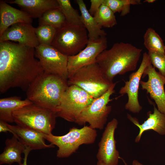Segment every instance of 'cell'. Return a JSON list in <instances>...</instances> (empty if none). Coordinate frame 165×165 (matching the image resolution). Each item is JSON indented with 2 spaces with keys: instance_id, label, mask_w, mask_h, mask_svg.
Listing matches in <instances>:
<instances>
[{
  "instance_id": "8992f818",
  "label": "cell",
  "mask_w": 165,
  "mask_h": 165,
  "mask_svg": "<svg viewBox=\"0 0 165 165\" xmlns=\"http://www.w3.org/2000/svg\"><path fill=\"white\" fill-rule=\"evenodd\" d=\"M97 136L96 130L87 126L80 129L73 127L62 136L44 134L45 140L58 147L57 156L59 158L70 156L82 145L94 143Z\"/></svg>"
},
{
  "instance_id": "83f0119b",
  "label": "cell",
  "mask_w": 165,
  "mask_h": 165,
  "mask_svg": "<svg viewBox=\"0 0 165 165\" xmlns=\"http://www.w3.org/2000/svg\"><path fill=\"white\" fill-rule=\"evenodd\" d=\"M56 29L46 24L39 25L35 28V32L39 45L51 46Z\"/></svg>"
},
{
  "instance_id": "7402d4cb",
  "label": "cell",
  "mask_w": 165,
  "mask_h": 165,
  "mask_svg": "<svg viewBox=\"0 0 165 165\" xmlns=\"http://www.w3.org/2000/svg\"><path fill=\"white\" fill-rule=\"evenodd\" d=\"M33 103L26 98L13 96L0 99V120L7 123L14 122L13 112L24 106Z\"/></svg>"
},
{
  "instance_id": "52a82bcc",
  "label": "cell",
  "mask_w": 165,
  "mask_h": 165,
  "mask_svg": "<svg viewBox=\"0 0 165 165\" xmlns=\"http://www.w3.org/2000/svg\"><path fill=\"white\" fill-rule=\"evenodd\" d=\"M89 38L83 25L66 23L56 29L52 46L68 57L77 54L86 46Z\"/></svg>"
},
{
  "instance_id": "1f68e13d",
  "label": "cell",
  "mask_w": 165,
  "mask_h": 165,
  "mask_svg": "<svg viewBox=\"0 0 165 165\" xmlns=\"http://www.w3.org/2000/svg\"><path fill=\"white\" fill-rule=\"evenodd\" d=\"M32 150L29 148L26 147L24 153V157L23 158V162L19 165H27V160L28 154L29 152Z\"/></svg>"
},
{
  "instance_id": "e0dca14e",
  "label": "cell",
  "mask_w": 165,
  "mask_h": 165,
  "mask_svg": "<svg viewBox=\"0 0 165 165\" xmlns=\"http://www.w3.org/2000/svg\"><path fill=\"white\" fill-rule=\"evenodd\" d=\"M127 118L139 128V133L135 141L139 142L143 133L149 130H153L161 135H165V114L160 112L154 106L153 112L148 113V117L142 124H140L138 119L127 114Z\"/></svg>"
},
{
  "instance_id": "30bf717a",
  "label": "cell",
  "mask_w": 165,
  "mask_h": 165,
  "mask_svg": "<svg viewBox=\"0 0 165 165\" xmlns=\"http://www.w3.org/2000/svg\"><path fill=\"white\" fill-rule=\"evenodd\" d=\"M35 51L36 57L44 72L59 76L68 80V56L51 46L39 45L35 48Z\"/></svg>"
},
{
  "instance_id": "9c48e42d",
  "label": "cell",
  "mask_w": 165,
  "mask_h": 165,
  "mask_svg": "<svg viewBox=\"0 0 165 165\" xmlns=\"http://www.w3.org/2000/svg\"><path fill=\"white\" fill-rule=\"evenodd\" d=\"M116 83H114L102 95L94 99L82 112L75 123L81 126L87 123L94 129H103L112 110L111 106L108 104L111 101L110 99L111 96L115 92Z\"/></svg>"
},
{
  "instance_id": "d4e9b609",
  "label": "cell",
  "mask_w": 165,
  "mask_h": 165,
  "mask_svg": "<svg viewBox=\"0 0 165 165\" xmlns=\"http://www.w3.org/2000/svg\"><path fill=\"white\" fill-rule=\"evenodd\" d=\"M101 27L112 28L117 24L115 13L106 6L102 4L94 16Z\"/></svg>"
},
{
  "instance_id": "9a60e30c",
  "label": "cell",
  "mask_w": 165,
  "mask_h": 165,
  "mask_svg": "<svg viewBox=\"0 0 165 165\" xmlns=\"http://www.w3.org/2000/svg\"><path fill=\"white\" fill-rule=\"evenodd\" d=\"M13 41L35 48L39 45L35 28L31 24L17 23L8 28L0 36V42Z\"/></svg>"
},
{
  "instance_id": "4fadbf2b",
  "label": "cell",
  "mask_w": 165,
  "mask_h": 165,
  "mask_svg": "<svg viewBox=\"0 0 165 165\" xmlns=\"http://www.w3.org/2000/svg\"><path fill=\"white\" fill-rule=\"evenodd\" d=\"M118 125V121L116 118L108 122L98 143L96 157L98 161L105 165H118L120 158L119 152L116 149L114 137Z\"/></svg>"
},
{
  "instance_id": "8fae6325",
  "label": "cell",
  "mask_w": 165,
  "mask_h": 165,
  "mask_svg": "<svg viewBox=\"0 0 165 165\" xmlns=\"http://www.w3.org/2000/svg\"><path fill=\"white\" fill-rule=\"evenodd\" d=\"M150 64L151 62L148 53H144L139 68L136 71L130 75L129 80L125 82L124 86L119 91L120 94L127 95L128 100L125 108L133 113H138L142 109L138 99L139 85L145 69Z\"/></svg>"
},
{
  "instance_id": "4dcf8cb0",
  "label": "cell",
  "mask_w": 165,
  "mask_h": 165,
  "mask_svg": "<svg viewBox=\"0 0 165 165\" xmlns=\"http://www.w3.org/2000/svg\"><path fill=\"white\" fill-rule=\"evenodd\" d=\"M7 124L8 123L7 122L0 120V132H9L13 134V132L8 127Z\"/></svg>"
},
{
  "instance_id": "ac0fdd59",
  "label": "cell",
  "mask_w": 165,
  "mask_h": 165,
  "mask_svg": "<svg viewBox=\"0 0 165 165\" xmlns=\"http://www.w3.org/2000/svg\"><path fill=\"white\" fill-rule=\"evenodd\" d=\"M32 18L26 12L13 8L2 1H0V36L8 28L19 23L31 24Z\"/></svg>"
},
{
  "instance_id": "e575fe53",
  "label": "cell",
  "mask_w": 165,
  "mask_h": 165,
  "mask_svg": "<svg viewBox=\"0 0 165 165\" xmlns=\"http://www.w3.org/2000/svg\"><path fill=\"white\" fill-rule=\"evenodd\" d=\"M156 0H146L145 1H144V2H147L148 3H152L154 2H155Z\"/></svg>"
},
{
  "instance_id": "f546056e",
  "label": "cell",
  "mask_w": 165,
  "mask_h": 165,
  "mask_svg": "<svg viewBox=\"0 0 165 165\" xmlns=\"http://www.w3.org/2000/svg\"><path fill=\"white\" fill-rule=\"evenodd\" d=\"M90 7L89 10L90 14L94 16L102 4V0H91Z\"/></svg>"
},
{
  "instance_id": "5bb4252c",
  "label": "cell",
  "mask_w": 165,
  "mask_h": 165,
  "mask_svg": "<svg viewBox=\"0 0 165 165\" xmlns=\"http://www.w3.org/2000/svg\"><path fill=\"white\" fill-rule=\"evenodd\" d=\"M148 76L146 81H141L142 90H145L155 101L158 109L165 114V77L156 71L151 64L145 69L142 77Z\"/></svg>"
},
{
  "instance_id": "d6986e66",
  "label": "cell",
  "mask_w": 165,
  "mask_h": 165,
  "mask_svg": "<svg viewBox=\"0 0 165 165\" xmlns=\"http://www.w3.org/2000/svg\"><path fill=\"white\" fill-rule=\"evenodd\" d=\"M7 2L17 5L32 18L39 19L46 12L59 8L57 0H15Z\"/></svg>"
},
{
  "instance_id": "603a6c76",
  "label": "cell",
  "mask_w": 165,
  "mask_h": 165,
  "mask_svg": "<svg viewBox=\"0 0 165 165\" xmlns=\"http://www.w3.org/2000/svg\"><path fill=\"white\" fill-rule=\"evenodd\" d=\"M144 44L148 53L165 54L163 41L155 31L148 28L144 35Z\"/></svg>"
},
{
  "instance_id": "2e32d148",
  "label": "cell",
  "mask_w": 165,
  "mask_h": 165,
  "mask_svg": "<svg viewBox=\"0 0 165 165\" xmlns=\"http://www.w3.org/2000/svg\"><path fill=\"white\" fill-rule=\"evenodd\" d=\"M7 126L13 132V135L17 137L25 148H29L32 150L54 147V145L51 143L48 145L45 143L44 134L43 133L16 125H12L8 123Z\"/></svg>"
},
{
  "instance_id": "ba28073f",
  "label": "cell",
  "mask_w": 165,
  "mask_h": 165,
  "mask_svg": "<svg viewBox=\"0 0 165 165\" xmlns=\"http://www.w3.org/2000/svg\"><path fill=\"white\" fill-rule=\"evenodd\" d=\"M94 99L81 88L74 85L69 86L61 99L56 112L57 116L75 122L82 112Z\"/></svg>"
},
{
  "instance_id": "ffe728a7",
  "label": "cell",
  "mask_w": 165,
  "mask_h": 165,
  "mask_svg": "<svg viewBox=\"0 0 165 165\" xmlns=\"http://www.w3.org/2000/svg\"><path fill=\"white\" fill-rule=\"evenodd\" d=\"M5 144L4 150L0 155V164L11 165L14 163L19 165L21 163L23 159L21 154L25 150L24 146L14 135L12 138L7 139Z\"/></svg>"
},
{
  "instance_id": "d6a6232c",
  "label": "cell",
  "mask_w": 165,
  "mask_h": 165,
  "mask_svg": "<svg viewBox=\"0 0 165 165\" xmlns=\"http://www.w3.org/2000/svg\"><path fill=\"white\" fill-rule=\"evenodd\" d=\"M132 165H144L137 160H134L132 163Z\"/></svg>"
},
{
  "instance_id": "6da1fadb",
  "label": "cell",
  "mask_w": 165,
  "mask_h": 165,
  "mask_svg": "<svg viewBox=\"0 0 165 165\" xmlns=\"http://www.w3.org/2000/svg\"><path fill=\"white\" fill-rule=\"evenodd\" d=\"M35 48L10 41L0 42V92L19 88L26 91L44 72Z\"/></svg>"
},
{
  "instance_id": "f1b7e54d",
  "label": "cell",
  "mask_w": 165,
  "mask_h": 165,
  "mask_svg": "<svg viewBox=\"0 0 165 165\" xmlns=\"http://www.w3.org/2000/svg\"><path fill=\"white\" fill-rule=\"evenodd\" d=\"M151 64L165 77V54L148 53Z\"/></svg>"
},
{
  "instance_id": "4316f807",
  "label": "cell",
  "mask_w": 165,
  "mask_h": 165,
  "mask_svg": "<svg viewBox=\"0 0 165 165\" xmlns=\"http://www.w3.org/2000/svg\"><path fill=\"white\" fill-rule=\"evenodd\" d=\"M59 8L64 15L66 23L75 25H83L80 15L78 11L72 6L69 0H57Z\"/></svg>"
},
{
  "instance_id": "3957f363",
  "label": "cell",
  "mask_w": 165,
  "mask_h": 165,
  "mask_svg": "<svg viewBox=\"0 0 165 165\" xmlns=\"http://www.w3.org/2000/svg\"><path fill=\"white\" fill-rule=\"evenodd\" d=\"M68 86L67 80L44 72L28 87L26 91L27 98L33 104L56 113Z\"/></svg>"
},
{
  "instance_id": "44dd1931",
  "label": "cell",
  "mask_w": 165,
  "mask_h": 165,
  "mask_svg": "<svg viewBox=\"0 0 165 165\" xmlns=\"http://www.w3.org/2000/svg\"><path fill=\"white\" fill-rule=\"evenodd\" d=\"M80 10L82 23L88 31V42H92L106 36L107 34L89 13L83 0L76 1Z\"/></svg>"
},
{
  "instance_id": "7c38bea8",
  "label": "cell",
  "mask_w": 165,
  "mask_h": 165,
  "mask_svg": "<svg viewBox=\"0 0 165 165\" xmlns=\"http://www.w3.org/2000/svg\"><path fill=\"white\" fill-rule=\"evenodd\" d=\"M107 47V38L104 36L96 41L88 42L86 46L77 54L68 57V79L79 68L96 62L98 56Z\"/></svg>"
},
{
  "instance_id": "836d02e7",
  "label": "cell",
  "mask_w": 165,
  "mask_h": 165,
  "mask_svg": "<svg viewBox=\"0 0 165 165\" xmlns=\"http://www.w3.org/2000/svg\"><path fill=\"white\" fill-rule=\"evenodd\" d=\"M120 159H122V160H123V162L125 165H128L127 163L125 161L123 158L120 157ZM96 165H105L103 164L102 163L99 161H98Z\"/></svg>"
},
{
  "instance_id": "484cf974",
  "label": "cell",
  "mask_w": 165,
  "mask_h": 165,
  "mask_svg": "<svg viewBox=\"0 0 165 165\" xmlns=\"http://www.w3.org/2000/svg\"><path fill=\"white\" fill-rule=\"evenodd\" d=\"M141 3L140 0H102V4L109 7L115 13H120L121 16H124L130 13L131 5Z\"/></svg>"
},
{
  "instance_id": "cb8c5ba5",
  "label": "cell",
  "mask_w": 165,
  "mask_h": 165,
  "mask_svg": "<svg viewBox=\"0 0 165 165\" xmlns=\"http://www.w3.org/2000/svg\"><path fill=\"white\" fill-rule=\"evenodd\" d=\"M39 25H48L57 29L64 26L66 23V21L59 8L46 12L39 19Z\"/></svg>"
},
{
  "instance_id": "5b68a950",
  "label": "cell",
  "mask_w": 165,
  "mask_h": 165,
  "mask_svg": "<svg viewBox=\"0 0 165 165\" xmlns=\"http://www.w3.org/2000/svg\"><path fill=\"white\" fill-rule=\"evenodd\" d=\"M68 83L81 88L96 99L106 93L114 83L106 78L96 61L78 70L68 79Z\"/></svg>"
},
{
  "instance_id": "7a4b0ae2",
  "label": "cell",
  "mask_w": 165,
  "mask_h": 165,
  "mask_svg": "<svg viewBox=\"0 0 165 165\" xmlns=\"http://www.w3.org/2000/svg\"><path fill=\"white\" fill-rule=\"evenodd\" d=\"M142 52V49L129 43L117 42L101 53L96 61L106 78L113 82L117 75L136 69Z\"/></svg>"
},
{
  "instance_id": "277c9868",
  "label": "cell",
  "mask_w": 165,
  "mask_h": 165,
  "mask_svg": "<svg viewBox=\"0 0 165 165\" xmlns=\"http://www.w3.org/2000/svg\"><path fill=\"white\" fill-rule=\"evenodd\" d=\"M13 116L16 125L49 135L55 127L56 113L33 103L14 112Z\"/></svg>"
}]
</instances>
